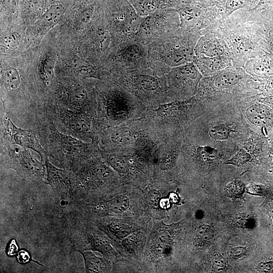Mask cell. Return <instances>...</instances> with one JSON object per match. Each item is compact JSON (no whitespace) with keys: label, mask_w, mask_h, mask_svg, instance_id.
Here are the masks:
<instances>
[{"label":"cell","mask_w":273,"mask_h":273,"mask_svg":"<svg viewBox=\"0 0 273 273\" xmlns=\"http://www.w3.org/2000/svg\"><path fill=\"white\" fill-rule=\"evenodd\" d=\"M267 37L270 43L273 44V28H271L268 32Z\"/></svg>","instance_id":"ab89813d"},{"label":"cell","mask_w":273,"mask_h":273,"mask_svg":"<svg viewBox=\"0 0 273 273\" xmlns=\"http://www.w3.org/2000/svg\"><path fill=\"white\" fill-rule=\"evenodd\" d=\"M201 74L193 65L179 68L171 73L166 82L172 101L187 100L196 91Z\"/></svg>","instance_id":"9c48e42d"},{"label":"cell","mask_w":273,"mask_h":273,"mask_svg":"<svg viewBox=\"0 0 273 273\" xmlns=\"http://www.w3.org/2000/svg\"><path fill=\"white\" fill-rule=\"evenodd\" d=\"M36 117V130L47 155L73 170L83 160L100 154L97 141L84 142L61 131L45 115Z\"/></svg>","instance_id":"6da1fadb"},{"label":"cell","mask_w":273,"mask_h":273,"mask_svg":"<svg viewBox=\"0 0 273 273\" xmlns=\"http://www.w3.org/2000/svg\"><path fill=\"white\" fill-rule=\"evenodd\" d=\"M177 197V196L175 194H171L170 195V198L173 202H176L177 201V199L175 198Z\"/></svg>","instance_id":"60d3db41"},{"label":"cell","mask_w":273,"mask_h":273,"mask_svg":"<svg viewBox=\"0 0 273 273\" xmlns=\"http://www.w3.org/2000/svg\"><path fill=\"white\" fill-rule=\"evenodd\" d=\"M1 83L7 92L11 93L18 92L22 84L19 71L12 67L4 70L1 74Z\"/></svg>","instance_id":"9a60e30c"},{"label":"cell","mask_w":273,"mask_h":273,"mask_svg":"<svg viewBox=\"0 0 273 273\" xmlns=\"http://www.w3.org/2000/svg\"><path fill=\"white\" fill-rule=\"evenodd\" d=\"M58 96V101L54 105L84 112L96 117V98L89 95L84 86L79 84L69 85L61 89Z\"/></svg>","instance_id":"30bf717a"},{"label":"cell","mask_w":273,"mask_h":273,"mask_svg":"<svg viewBox=\"0 0 273 273\" xmlns=\"http://www.w3.org/2000/svg\"><path fill=\"white\" fill-rule=\"evenodd\" d=\"M61 131L84 142L97 141L95 117L56 105L45 106L43 112Z\"/></svg>","instance_id":"5b68a950"},{"label":"cell","mask_w":273,"mask_h":273,"mask_svg":"<svg viewBox=\"0 0 273 273\" xmlns=\"http://www.w3.org/2000/svg\"><path fill=\"white\" fill-rule=\"evenodd\" d=\"M214 234V230L211 225L207 224L200 225L195 233L194 245L197 248L206 246L213 239Z\"/></svg>","instance_id":"e0dca14e"},{"label":"cell","mask_w":273,"mask_h":273,"mask_svg":"<svg viewBox=\"0 0 273 273\" xmlns=\"http://www.w3.org/2000/svg\"><path fill=\"white\" fill-rule=\"evenodd\" d=\"M270 142H271L272 143H273V131H272V132L270 134Z\"/></svg>","instance_id":"b9f144b4"},{"label":"cell","mask_w":273,"mask_h":273,"mask_svg":"<svg viewBox=\"0 0 273 273\" xmlns=\"http://www.w3.org/2000/svg\"><path fill=\"white\" fill-rule=\"evenodd\" d=\"M95 98L96 132L145 117L147 108L123 86H114Z\"/></svg>","instance_id":"7a4b0ae2"},{"label":"cell","mask_w":273,"mask_h":273,"mask_svg":"<svg viewBox=\"0 0 273 273\" xmlns=\"http://www.w3.org/2000/svg\"><path fill=\"white\" fill-rule=\"evenodd\" d=\"M109 228L113 232H117L123 230H128L129 227L125 224L120 222H114L109 225Z\"/></svg>","instance_id":"1f68e13d"},{"label":"cell","mask_w":273,"mask_h":273,"mask_svg":"<svg viewBox=\"0 0 273 273\" xmlns=\"http://www.w3.org/2000/svg\"><path fill=\"white\" fill-rule=\"evenodd\" d=\"M250 154L244 149L239 150L231 159L225 162V164L237 166H242L251 160Z\"/></svg>","instance_id":"cb8c5ba5"},{"label":"cell","mask_w":273,"mask_h":273,"mask_svg":"<svg viewBox=\"0 0 273 273\" xmlns=\"http://www.w3.org/2000/svg\"><path fill=\"white\" fill-rule=\"evenodd\" d=\"M1 120V144L18 145L23 148L32 149L39 154L42 160H46L47 157V152L33 131L17 127L6 115L3 114Z\"/></svg>","instance_id":"ba28073f"},{"label":"cell","mask_w":273,"mask_h":273,"mask_svg":"<svg viewBox=\"0 0 273 273\" xmlns=\"http://www.w3.org/2000/svg\"><path fill=\"white\" fill-rule=\"evenodd\" d=\"M246 114L250 122L267 134L273 128V109L264 103H256L250 106Z\"/></svg>","instance_id":"7c38bea8"},{"label":"cell","mask_w":273,"mask_h":273,"mask_svg":"<svg viewBox=\"0 0 273 273\" xmlns=\"http://www.w3.org/2000/svg\"><path fill=\"white\" fill-rule=\"evenodd\" d=\"M1 148V158L10 167L29 177H40L43 175V164L27 148L2 144Z\"/></svg>","instance_id":"52a82bcc"},{"label":"cell","mask_w":273,"mask_h":273,"mask_svg":"<svg viewBox=\"0 0 273 273\" xmlns=\"http://www.w3.org/2000/svg\"><path fill=\"white\" fill-rule=\"evenodd\" d=\"M122 86L131 93L147 109L172 101L166 80L144 74H133L123 77Z\"/></svg>","instance_id":"8992f818"},{"label":"cell","mask_w":273,"mask_h":273,"mask_svg":"<svg viewBox=\"0 0 273 273\" xmlns=\"http://www.w3.org/2000/svg\"><path fill=\"white\" fill-rule=\"evenodd\" d=\"M247 249L245 247L238 246L232 248L230 251V255L234 259L240 258L247 253Z\"/></svg>","instance_id":"f1b7e54d"},{"label":"cell","mask_w":273,"mask_h":273,"mask_svg":"<svg viewBox=\"0 0 273 273\" xmlns=\"http://www.w3.org/2000/svg\"><path fill=\"white\" fill-rule=\"evenodd\" d=\"M268 161L273 168V147H270L267 153Z\"/></svg>","instance_id":"f35d334b"},{"label":"cell","mask_w":273,"mask_h":273,"mask_svg":"<svg viewBox=\"0 0 273 273\" xmlns=\"http://www.w3.org/2000/svg\"><path fill=\"white\" fill-rule=\"evenodd\" d=\"M250 2V0H227L224 17H228L234 11L246 6Z\"/></svg>","instance_id":"d4e9b609"},{"label":"cell","mask_w":273,"mask_h":273,"mask_svg":"<svg viewBox=\"0 0 273 273\" xmlns=\"http://www.w3.org/2000/svg\"><path fill=\"white\" fill-rule=\"evenodd\" d=\"M245 191V186L241 180H233L228 184L224 189L225 195L230 198H241Z\"/></svg>","instance_id":"44dd1931"},{"label":"cell","mask_w":273,"mask_h":273,"mask_svg":"<svg viewBox=\"0 0 273 273\" xmlns=\"http://www.w3.org/2000/svg\"><path fill=\"white\" fill-rule=\"evenodd\" d=\"M149 203L154 207H157L159 204L160 196L159 192L156 190H151L148 194Z\"/></svg>","instance_id":"f546056e"},{"label":"cell","mask_w":273,"mask_h":273,"mask_svg":"<svg viewBox=\"0 0 273 273\" xmlns=\"http://www.w3.org/2000/svg\"><path fill=\"white\" fill-rule=\"evenodd\" d=\"M159 205L162 208H167L170 206L169 201L168 199H161L160 200Z\"/></svg>","instance_id":"74e56055"},{"label":"cell","mask_w":273,"mask_h":273,"mask_svg":"<svg viewBox=\"0 0 273 273\" xmlns=\"http://www.w3.org/2000/svg\"><path fill=\"white\" fill-rule=\"evenodd\" d=\"M47 180L56 190L63 193L68 192L76 187L74 172L71 170L58 169L51 164L47 157L45 160Z\"/></svg>","instance_id":"8fae6325"},{"label":"cell","mask_w":273,"mask_h":273,"mask_svg":"<svg viewBox=\"0 0 273 273\" xmlns=\"http://www.w3.org/2000/svg\"><path fill=\"white\" fill-rule=\"evenodd\" d=\"M86 270L88 272H103L109 270V264L107 261L95 256L92 253H83Z\"/></svg>","instance_id":"2e32d148"},{"label":"cell","mask_w":273,"mask_h":273,"mask_svg":"<svg viewBox=\"0 0 273 273\" xmlns=\"http://www.w3.org/2000/svg\"><path fill=\"white\" fill-rule=\"evenodd\" d=\"M197 62L200 70L205 75L216 73L230 67L232 63L231 58L228 55L213 57L200 56Z\"/></svg>","instance_id":"5bb4252c"},{"label":"cell","mask_w":273,"mask_h":273,"mask_svg":"<svg viewBox=\"0 0 273 273\" xmlns=\"http://www.w3.org/2000/svg\"><path fill=\"white\" fill-rule=\"evenodd\" d=\"M265 200L262 206L264 213L267 216L268 231L273 233V187L266 188Z\"/></svg>","instance_id":"d6986e66"},{"label":"cell","mask_w":273,"mask_h":273,"mask_svg":"<svg viewBox=\"0 0 273 273\" xmlns=\"http://www.w3.org/2000/svg\"><path fill=\"white\" fill-rule=\"evenodd\" d=\"M197 53L201 57H213L223 55L230 56L222 39L214 32H209L202 37L197 46Z\"/></svg>","instance_id":"4fadbf2b"},{"label":"cell","mask_w":273,"mask_h":273,"mask_svg":"<svg viewBox=\"0 0 273 273\" xmlns=\"http://www.w3.org/2000/svg\"><path fill=\"white\" fill-rule=\"evenodd\" d=\"M54 61L51 58L47 59L42 66L40 72V77L46 85L51 84L54 78Z\"/></svg>","instance_id":"603a6c76"},{"label":"cell","mask_w":273,"mask_h":273,"mask_svg":"<svg viewBox=\"0 0 273 273\" xmlns=\"http://www.w3.org/2000/svg\"><path fill=\"white\" fill-rule=\"evenodd\" d=\"M233 127L228 124H216L208 129L210 137L215 141H226L229 139L233 132Z\"/></svg>","instance_id":"ac0fdd59"},{"label":"cell","mask_w":273,"mask_h":273,"mask_svg":"<svg viewBox=\"0 0 273 273\" xmlns=\"http://www.w3.org/2000/svg\"><path fill=\"white\" fill-rule=\"evenodd\" d=\"M110 209L115 213L125 211L129 206V200L125 195H119L111 199L108 203Z\"/></svg>","instance_id":"7402d4cb"},{"label":"cell","mask_w":273,"mask_h":273,"mask_svg":"<svg viewBox=\"0 0 273 273\" xmlns=\"http://www.w3.org/2000/svg\"><path fill=\"white\" fill-rule=\"evenodd\" d=\"M138 239L134 235H128L123 239L122 244L130 251H133L138 245Z\"/></svg>","instance_id":"83f0119b"},{"label":"cell","mask_w":273,"mask_h":273,"mask_svg":"<svg viewBox=\"0 0 273 273\" xmlns=\"http://www.w3.org/2000/svg\"><path fill=\"white\" fill-rule=\"evenodd\" d=\"M151 130V126L145 117L105 127L97 132L98 146L100 150L104 151L136 149Z\"/></svg>","instance_id":"277c9868"},{"label":"cell","mask_w":273,"mask_h":273,"mask_svg":"<svg viewBox=\"0 0 273 273\" xmlns=\"http://www.w3.org/2000/svg\"><path fill=\"white\" fill-rule=\"evenodd\" d=\"M212 271L216 272L225 271L227 269L225 258L219 253H216L212 262Z\"/></svg>","instance_id":"484cf974"},{"label":"cell","mask_w":273,"mask_h":273,"mask_svg":"<svg viewBox=\"0 0 273 273\" xmlns=\"http://www.w3.org/2000/svg\"><path fill=\"white\" fill-rule=\"evenodd\" d=\"M255 268L259 272H273V257L265 258L257 264Z\"/></svg>","instance_id":"4316f807"},{"label":"cell","mask_w":273,"mask_h":273,"mask_svg":"<svg viewBox=\"0 0 273 273\" xmlns=\"http://www.w3.org/2000/svg\"><path fill=\"white\" fill-rule=\"evenodd\" d=\"M141 51V49L138 46L131 47L127 50L126 54L130 58H136L140 57Z\"/></svg>","instance_id":"4dcf8cb0"},{"label":"cell","mask_w":273,"mask_h":273,"mask_svg":"<svg viewBox=\"0 0 273 273\" xmlns=\"http://www.w3.org/2000/svg\"><path fill=\"white\" fill-rule=\"evenodd\" d=\"M18 250V246L15 240H12L9 244L8 251V254L13 256L17 253Z\"/></svg>","instance_id":"836d02e7"},{"label":"cell","mask_w":273,"mask_h":273,"mask_svg":"<svg viewBox=\"0 0 273 273\" xmlns=\"http://www.w3.org/2000/svg\"><path fill=\"white\" fill-rule=\"evenodd\" d=\"M198 104L194 97L170 101L148 109L145 117L165 139L178 138L197 116Z\"/></svg>","instance_id":"3957f363"},{"label":"cell","mask_w":273,"mask_h":273,"mask_svg":"<svg viewBox=\"0 0 273 273\" xmlns=\"http://www.w3.org/2000/svg\"><path fill=\"white\" fill-rule=\"evenodd\" d=\"M159 239L161 243L167 244L168 243L170 238L169 235L167 233H163L160 234Z\"/></svg>","instance_id":"8d00e7d4"},{"label":"cell","mask_w":273,"mask_h":273,"mask_svg":"<svg viewBox=\"0 0 273 273\" xmlns=\"http://www.w3.org/2000/svg\"><path fill=\"white\" fill-rule=\"evenodd\" d=\"M17 258L19 263H25L29 261L30 256L27 251L21 250L18 253Z\"/></svg>","instance_id":"d6a6232c"},{"label":"cell","mask_w":273,"mask_h":273,"mask_svg":"<svg viewBox=\"0 0 273 273\" xmlns=\"http://www.w3.org/2000/svg\"><path fill=\"white\" fill-rule=\"evenodd\" d=\"M233 223L238 228L251 230L255 228L257 224L255 215L248 213L236 214L233 219Z\"/></svg>","instance_id":"ffe728a7"},{"label":"cell","mask_w":273,"mask_h":273,"mask_svg":"<svg viewBox=\"0 0 273 273\" xmlns=\"http://www.w3.org/2000/svg\"><path fill=\"white\" fill-rule=\"evenodd\" d=\"M128 230H123L115 232L116 236L119 239H124L129 235Z\"/></svg>","instance_id":"d590c367"},{"label":"cell","mask_w":273,"mask_h":273,"mask_svg":"<svg viewBox=\"0 0 273 273\" xmlns=\"http://www.w3.org/2000/svg\"><path fill=\"white\" fill-rule=\"evenodd\" d=\"M4 42L6 46L9 47H14L17 43L16 37L12 35L8 36H6L4 38Z\"/></svg>","instance_id":"e575fe53"}]
</instances>
